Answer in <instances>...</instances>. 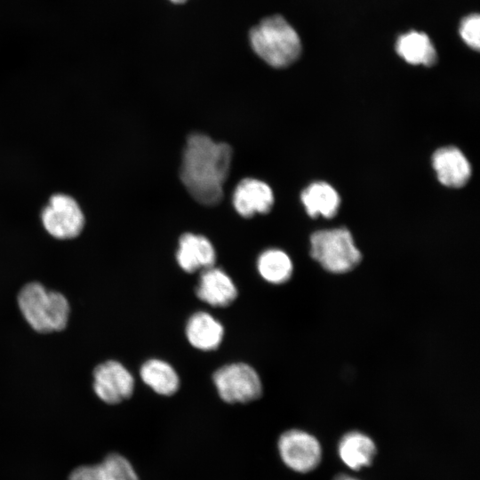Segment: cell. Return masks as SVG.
<instances>
[{
  "mask_svg": "<svg viewBox=\"0 0 480 480\" xmlns=\"http://www.w3.org/2000/svg\"><path fill=\"white\" fill-rule=\"evenodd\" d=\"M232 148L224 142H216L209 136L194 132L184 147L180 180L199 204L212 206L223 196V185L229 173Z\"/></svg>",
  "mask_w": 480,
  "mask_h": 480,
  "instance_id": "6da1fadb",
  "label": "cell"
},
{
  "mask_svg": "<svg viewBox=\"0 0 480 480\" xmlns=\"http://www.w3.org/2000/svg\"><path fill=\"white\" fill-rule=\"evenodd\" d=\"M18 305L27 323L37 332H60L67 326L70 312L67 298L40 283L25 284L18 294Z\"/></svg>",
  "mask_w": 480,
  "mask_h": 480,
  "instance_id": "7a4b0ae2",
  "label": "cell"
},
{
  "mask_svg": "<svg viewBox=\"0 0 480 480\" xmlns=\"http://www.w3.org/2000/svg\"><path fill=\"white\" fill-rule=\"evenodd\" d=\"M253 51L268 64L284 68L300 55L301 42L296 30L280 15L263 19L250 32Z\"/></svg>",
  "mask_w": 480,
  "mask_h": 480,
  "instance_id": "3957f363",
  "label": "cell"
},
{
  "mask_svg": "<svg viewBox=\"0 0 480 480\" xmlns=\"http://www.w3.org/2000/svg\"><path fill=\"white\" fill-rule=\"evenodd\" d=\"M310 255L324 269L333 274L352 270L362 259L350 232L346 228L313 233L310 237Z\"/></svg>",
  "mask_w": 480,
  "mask_h": 480,
  "instance_id": "277c9868",
  "label": "cell"
},
{
  "mask_svg": "<svg viewBox=\"0 0 480 480\" xmlns=\"http://www.w3.org/2000/svg\"><path fill=\"white\" fill-rule=\"evenodd\" d=\"M220 398L228 404L248 403L259 398L262 385L256 371L244 363L224 365L212 375Z\"/></svg>",
  "mask_w": 480,
  "mask_h": 480,
  "instance_id": "5b68a950",
  "label": "cell"
},
{
  "mask_svg": "<svg viewBox=\"0 0 480 480\" xmlns=\"http://www.w3.org/2000/svg\"><path fill=\"white\" fill-rule=\"evenodd\" d=\"M42 224L56 239H73L84 226V216L78 203L66 194L52 195L41 213Z\"/></svg>",
  "mask_w": 480,
  "mask_h": 480,
  "instance_id": "8992f818",
  "label": "cell"
},
{
  "mask_svg": "<svg viewBox=\"0 0 480 480\" xmlns=\"http://www.w3.org/2000/svg\"><path fill=\"white\" fill-rule=\"evenodd\" d=\"M277 449L286 467L299 473L315 469L322 458L319 441L301 429L293 428L284 432L278 439Z\"/></svg>",
  "mask_w": 480,
  "mask_h": 480,
  "instance_id": "52a82bcc",
  "label": "cell"
},
{
  "mask_svg": "<svg viewBox=\"0 0 480 480\" xmlns=\"http://www.w3.org/2000/svg\"><path fill=\"white\" fill-rule=\"evenodd\" d=\"M93 390L104 403L116 404L129 398L134 388L131 372L119 362L108 360L95 367Z\"/></svg>",
  "mask_w": 480,
  "mask_h": 480,
  "instance_id": "ba28073f",
  "label": "cell"
},
{
  "mask_svg": "<svg viewBox=\"0 0 480 480\" xmlns=\"http://www.w3.org/2000/svg\"><path fill=\"white\" fill-rule=\"evenodd\" d=\"M232 203L237 213L244 218H250L256 213L268 212L274 204V195L267 183L246 178L236 185Z\"/></svg>",
  "mask_w": 480,
  "mask_h": 480,
  "instance_id": "9c48e42d",
  "label": "cell"
},
{
  "mask_svg": "<svg viewBox=\"0 0 480 480\" xmlns=\"http://www.w3.org/2000/svg\"><path fill=\"white\" fill-rule=\"evenodd\" d=\"M176 260L184 271L193 273L214 266L216 252L205 236L185 233L180 237Z\"/></svg>",
  "mask_w": 480,
  "mask_h": 480,
  "instance_id": "30bf717a",
  "label": "cell"
},
{
  "mask_svg": "<svg viewBox=\"0 0 480 480\" xmlns=\"http://www.w3.org/2000/svg\"><path fill=\"white\" fill-rule=\"evenodd\" d=\"M68 480H140L132 464L124 456L114 452L95 465L75 468Z\"/></svg>",
  "mask_w": 480,
  "mask_h": 480,
  "instance_id": "8fae6325",
  "label": "cell"
},
{
  "mask_svg": "<svg viewBox=\"0 0 480 480\" xmlns=\"http://www.w3.org/2000/svg\"><path fill=\"white\" fill-rule=\"evenodd\" d=\"M196 293L212 307H227L236 300L237 289L222 269L212 266L202 271Z\"/></svg>",
  "mask_w": 480,
  "mask_h": 480,
  "instance_id": "7c38bea8",
  "label": "cell"
},
{
  "mask_svg": "<svg viewBox=\"0 0 480 480\" xmlns=\"http://www.w3.org/2000/svg\"><path fill=\"white\" fill-rule=\"evenodd\" d=\"M439 181L450 188L464 186L471 175V167L462 152L454 147L437 149L432 157Z\"/></svg>",
  "mask_w": 480,
  "mask_h": 480,
  "instance_id": "4fadbf2b",
  "label": "cell"
},
{
  "mask_svg": "<svg viewBox=\"0 0 480 480\" xmlns=\"http://www.w3.org/2000/svg\"><path fill=\"white\" fill-rule=\"evenodd\" d=\"M222 324L207 312H196L188 320L186 336L196 348L210 351L216 349L222 341Z\"/></svg>",
  "mask_w": 480,
  "mask_h": 480,
  "instance_id": "5bb4252c",
  "label": "cell"
},
{
  "mask_svg": "<svg viewBox=\"0 0 480 480\" xmlns=\"http://www.w3.org/2000/svg\"><path fill=\"white\" fill-rule=\"evenodd\" d=\"M338 453L346 466L359 470L372 464L376 454V445L366 434L350 431L340 438Z\"/></svg>",
  "mask_w": 480,
  "mask_h": 480,
  "instance_id": "9a60e30c",
  "label": "cell"
},
{
  "mask_svg": "<svg viewBox=\"0 0 480 480\" xmlns=\"http://www.w3.org/2000/svg\"><path fill=\"white\" fill-rule=\"evenodd\" d=\"M396 51L407 63L430 67L437 60V52L428 36L412 30L401 35L396 42Z\"/></svg>",
  "mask_w": 480,
  "mask_h": 480,
  "instance_id": "2e32d148",
  "label": "cell"
},
{
  "mask_svg": "<svg viewBox=\"0 0 480 480\" xmlns=\"http://www.w3.org/2000/svg\"><path fill=\"white\" fill-rule=\"evenodd\" d=\"M301 202L310 217L316 218L322 215L332 218L339 209L340 196L331 185L315 182L302 191Z\"/></svg>",
  "mask_w": 480,
  "mask_h": 480,
  "instance_id": "e0dca14e",
  "label": "cell"
},
{
  "mask_svg": "<svg viewBox=\"0 0 480 480\" xmlns=\"http://www.w3.org/2000/svg\"><path fill=\"white\" fill-rule=\"evenodd\" d=\"M140 374L143 382L159 395H173L180 386L174 368L160 359L146 361L140 367Z\"/></svg>",
  "mask_w": 480,
  "mask_h": 480,
  "instance_id": "ac0fdd59",
  "label": "cell"
},
{
  "mask_svg": "<svg viewBox=\"0 0 480 480\" xmlns=\"http://www.w3.org/2000/svg\"><path fill=\"white\" fill-rule=\"evenodd\" d=\"M257 268L264 280L273 284H281L291 278L293 265L284 251L268 249L259 256Z\"/></svg>",
  "mask_w": 480,
  "mask_h": 480,
  "instance_id": "d6986e66",
  "label": "cell"
},
{
  "mask_svg": "<svg viewBox=\"0 0 480 480\" xmlns=\"http://www.w3.org/2000/svg\"><path fill=\"white\" fill-rule=\"evenodd\" d=\"M480 17L478 13H471L464 17L460 24L459 33L462 40L470 48L479 51L480 48Z\"/></svg>",
  "mask_w": 480,
  "mask_h": 480,
  "instance_id": "ffe728a7",
  "label": "cell"
},
{
  "mask_svg": "<svg viewBox=\"0 0 480 480\" xmlns=\"http://www.w3.org/2000/svg\"><path fill=\"white\" fill-rule=\"evenodd\" d=\"M333 480H358V479L346 474H339L333 478Z\"/></svg>",
  "mask_w": 480,
  "mask_h": 480,
  "instance_id": "44dd1931",
  "label": "cell"
},
{
  "mask_svg": "<svg viewBox=\"0 0 480 480\" xmlns=\"http://www.w3.org/2000/svg\"><path fill=\"white\" fill-rule=\"evenodd\" d=\"M171 1L173 3L180 4V3L185 2L186 0H171Z\"/></svg>",
  "mask_w": 480,
  "mask_h": 480,
  "instance_id": "7402d4cb",
  "label": "cell"
}]
</instances>
